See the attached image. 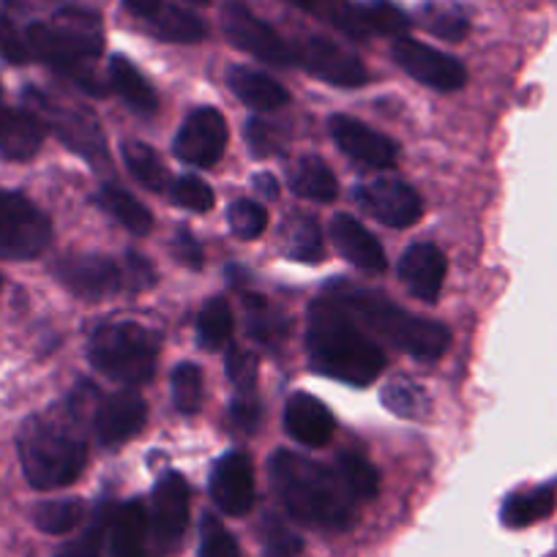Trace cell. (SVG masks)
<instances>
[{"instance_id":"obj_1","label":"cell","mask_w":557,"mask_h":557,"mask_svg":"<svg viewBox=\"0 0 557 557\" xmlns=\"http://www.w3.org/2000/svg\"><path fill=\"white\" fill-rule=\"evenodd\" d=\"M88 396L90 385H85L52 410L30 416L20 430V465L34 490H61L83 475L88 465Z\"/></svg>"},{"instance_id":"obj_2","label":"cell","mask_w":557,"mask_h":557,"mask_svg":"<svg viewBox=\"0 0 557 557\" xmlns=\"http://www.w3.org/2000/svg\"><path fill=\"white\" fill-rule=\"evenodd\" d=\"M268 475L278 500L296 522L320 530H347L356 519V497L339 470L293 451H273Z\"/></svg>"},{"instance_id":"obj_3","label":"cell","mask_w":557,"mask_h":557,"mask_svg":"<svg viewBox=\"0 0 557 557\" xmlns=\"http://www.w3.org/2000/svg\"><path fill=\"white\" fill-rule=\"evenodd\" d=\"M307 352L314 372L350 385H369L380 377L385 356L347 309L334 301H314L307 318Z\"/></svg>"},{"instance_id":"obj_4","label":"cell","mask_w":557,"mask_h":557,"mask_svg":"<svg viewBox=\"0 0 557 557\" xmlns=\"http://www.w3.org/2000/svg\"><path fill=\"white\" fill-rule=\"evenodd\" d=\"M30 55L72 79L88 96H104V85L94 72V61L104 52L101 20L85 9H66L55 23H34L25 30Z\"/></svg>"},{"instance_id":"obj_5","label":"cell","mask_w":557,"mask_h":557,"mask_svg":"<svg viewBox=\"0 0 557 557\" xmlns=\"http://www.w3.org/2000/svg\"><path fill=\"white\" fill-rule=\"evenodd\" d=\"M339 301L352 318L361 320L380 339L418 361H437L451 345V331L446 325L405 312L383 293L342 287Z\"/></svg>"},{"instance_id":"obj_6","label":"cell","mask_w":557,"mask_h":557,"mask_svg":"<svg viewBox=\"0 0 557 557\" xmlns=\"http://www.w3.org/2000/svg\"><path fill=\"white\" fill-rule=\"evenodd\" d=\"M157 358L159 336L132 320L99 325L88 342L90 367L126 388L146 385L157 372Z\"/></svg>"},{"instance_id":"obj_7","label":"cell","mask_w":557,"mask_h":557,"mask_svg":"<svg viewBox=\"0 0 557 557\" xmlns=\"http://www.w3.org/2000/svg\"><path fill=\"white\" fill-rule=\"evenodd\" d=\"M52 240V224L28 197L0 189V260H34Z\"/></svg>"},{"instance_id":"obj_8","label":"cell","mask_w":557,"mask_h":557,"mask_svg":"<svg viewBox=\"0 0 557 557\" xmlns=\"http://www.w3.org/2000/svg\"><path fill=\"white\" fill-rule=\"evenodd\" d=\"M25 99L30 101V112H36L45 121V126L58 134V139L69 151H74L90 164L107 162V139L94 112L58 104L39 90H25Z\"/></svg>"},{"instance_id":"obj_9","label":"cell","mask_w":557,"mask_h":557,"mask_svg":"<svg viewBox=\"0 0 557 557\" xmlns=\"http://www.w3.org/2000/svg\"><path fill=\"white\" fill-rule=\"evenodd\" d=\"M222 28L235 50L246 52V55L257 58V61L271 63V66H296L293 45H287L271 25L262 23L257 14H251L240 3H230L224 9Z\"/></svg>"},{"instance_id":"obj_10","label":"cell","mask_w":557,"mask_h":557,"mask_svg":"<svg viewBox=\"0 0 557 557\" xmlns=\"http://www.w3.org/2000/svg\"><path fill=\"white\" fill-rule=\"evenodd\" d=\"M391 55H394L396 66H399L401 72H407L412 79L426 85V88L459 90L468 83V72H465V66L457 58L446 55V52L424 45V41L401 36V39H396L394 47H391Z\"/></svg>"},{"instance_id":"obj_11","label":"cell","mask_w":557,"mask_h":557,"mask_svg":"<svg viewBox=\"0 0 557 557\" xmlns=\"http://www.w3.org/2000/svg\"><path fill=\"white\" fill-rule=\"evenodd\" d=\"M293 58L296 66L307 69L312 77H320L336 88H361L367 83V69L358 55L323 36H307L293 45Z\"/></svg>"},{"instance_id":"obj_12","label":"cell","mask_w":557,"mask_h":557,"mask_svg":"<svg viewBox=\"0 0 557 557\" xmlns=\"http://www.w3.org/2000/svg\"><path fill=\"white\" fill-rule=\"evenodd\" d=\"M175 157L191 168H213L227 148V123L213 107H197L175 134Z\"/></svg>"},{"instance_id":"obj_13","label":"cell","mask_w":557,"mask_h":557,"mask_svg":"<svg viewBox=\"0 0 557 557\" xmlns=\"http://www.w3.org/2000/svg\"><path fill=\"white\" fill-rule=\"evenodd\" d=\"M55 276L69 293L83 301H101L123 287V276L110 257L69 255L55 265Z\"/></svg>"},{"instance_id":"obj_14","label":"cell","mask_w":557,"mask_h":557,"mask_svg":"<svg viewBox=\"0 0 557 557\" xmlns=\"http://www.w3.org/2000/svg\"><path fill=\"white\" fill-rule=\"evenodd\" d=\"M356 200L385 227L401 230L421 219V197L416 195V189L394 178H377L358 186Z\"/></svg>"},{"instance_id":"obj_15","label":"cell","mask_w":557,"mask_h":557,"mask_svg":"<svg viewBox=\"0 0 557 557\" xmlns=\"http://www.w3.org/2000/svg\"><path fill=\"white\" fill-rule=\"evenodd\" d=\"M128 14L146 23L157 39L175 41V45H197L208 36L206 23L189 9H181L168 0H123Z\"/></svg>"},{"instance_id":"obj_16","label":"cell","mask_w":557,"mask_h":557,"mask_svg":"<svg viewBox=\"0 0 557 557\" xmlns=\"http://www.w3.org/2000/svg\"><path fill=\"white\" fill-rule=\"evenodd\" d=\"M211 497L219 511L244 517L255 506V468L240 451H227L211 473Z\"/></svg>"},{"instance_id":"obj_17","label":"cell","mask_w":557,"mask_h":557,"mask_svg":"<svg viewBox=\"0 0 557 557\" xmlns=\"http://www.w3.org/2000/svg\"><path fill=\"white\" fill-rule=\"evenodd\" d=\"M148 421L146 399L132 388L107 396L94 412V432L101 446H121L132 441Z\"/></svg>"},{"instance_id":"obj_18","label":"cell","mask_w":557,"mask_h":557,"mask_svg":"<svg viewBox=\"0 0 557 557\" xmlns=\"http://www.w3.org/2000/svg\"><path fill=\"white\" fill-rule=\"evenodd\" d=\"M329 128L334 143L339 146V151L347 153L352 162L367 164V168L374 170L394 168L396 143L385 137V134L363 126L361 121H356L350 115H334L329 121Z\"/></svg>"},{"instance_id":"obj_19","label":"cell","mask_w":557,"mask_h":557,"mask_svg":"<svg viewBox=\"0 0 557 557\" xmlns=\"http://www.w3.org/2000/svg\"><path fill=\"white\" fill-rule=\"evenodd\" d=\"M153 533L162 544H175L189 524V484L181 473H164L151 500Z\"/></svg>"},{"instance_id":"obj_20","label":"cell","mask_w":557,"mask_h":557,"mask_svg":"<svg viewBox=\"0 0 557 557\" xmlns=\"http://www.w3.org/2000/svg\"><path fill=\"white\" fill-rule=\"evenodd\" d=\"M446 255L435 244H416L401 255L399 278L418 301L435 304L446 282Z\"/></svg>"},{"instance_id":"obj_21","label":"cell","mask_w":557,"mask_h":557,"mask_svg":"<svg viewBox=\"0 0 557 557\" xmlns=\"http://www.w3.org/2000/svg\"><path fill=\"white\" fill-rule=\"evenodd\" d=\"M47 126L36 112L9 107L0 90V153L12 162H25L39 153Z\"/></svg>"},{"instance_id":"obj_22","label":"cell","mask_w":557,"mask_h":557,"mask_svg":"<svg viewBox=\"0 0 557 557\" xmlns=\"http://www.w3.org/2000/svg\"><path fill=\"white\" fill-rule=\"evenodd\" d=\"M334 416L312 394H293L285 405V430L307 448L329 446L334 437Z\"/></svg>"},{"instance_id":"obj_23","label":"cell","mask_w":557,"mask_h":557,"mask_svg":"<svg viewBox=\"0 0 557 557\" xmlns=\"http://www.w3.org/2000/svg\"><path fill=\"white\" fill-rule=\"evenodd\" d=\"M331 240H334L336 251L347 262L361 268V271L383 273L388 268V257H385L380 240L358 219L347 216V213L334 216V222H331Z\"/></svg>"},{"instance_id":"obj_24","label":"cell","mask_w":557,"mask_h":557,"mask_svg":"<svg viewBox=\"0 0 557 557\" xmlns=\"http://www.w3.org/2000/svg\"><path fill=\"white\" fill-rule=\"evenodd\" d=\"M227 85L246 107H251V110H278V107H285L287 101H290V94H287L285 85H278L271 74H262L249 66L230 69Z\"/></svg>"},{"instance_id":"obj_25","label":"cell","mask_w":557,"mask_h":557,"mask_svg":"<svg viewBox=\"0 0 557 557\" xmlns=\"http://www.w3.org/2000/svg\"><path fill=\"white\" fill-rule=\"evenodd\" d=\"M148 511L139 500L126 503L112 513L110 557H146Z\"/></svg>"},{"instance_id":"obj_26","label":"cell","mask_w":557,"mask_h":557,"mask_svg":"<svg viewBox=\"0 0 557 557\" xmlns=\"http://www.w3.org/2000/svg\"><path fill=\"white\" fill-rule=\"evenodd\" d=\"M107 72H110V85L117 96L128 104V110L139 112V115H153L159 110L157 90L151 88L143 72L134 66L128 58L112 55L107 63Z\"/></svg>"},{"instance_id":"obj_27","label":"cell","mask_w":557,"mask_h":557,"mask_svg":"<svg viewBox=\"0 0 557 557\" xmlns=\"http://www.w3.org/2000/svg\"><path fill=\"white\" fill-rule=\"evenodd\" d=\"M285 3L312 14L314 20H323V23H329L331 28L350 36V39H369V28L367 23H363L361 3H352V0H285Z\"/></svg>"},{"instance_id":"obj_28","label":"cell","mask_w":557,"mask_h":557,"mask_svg":"<svg viewBox=\"0 0 557 557\" xmlns=\"http://www.w3.org/2000/svg\"><path fill=\"white\" fill-rule=\"evenodd\" d=\"M96 206L110 213L121 227H126L132 235H148L153 230V216L137 197L123 191L121 186L107 184L96 191Z\"/></svg>"},{"instance_id":"obj_29","label":"cell","mask_w":557,"mask_h":557,"mask_svg":"<svg viewBox=\"0 0 557 557\" xmlns=\"http://www.w3.org/2000/svg\"><path fill=\"white\" fill-rule=\"evenodd\" d=\"M290 189L309 202H331L339 195L336 175L331 173L329 164L318 157H304L301 162L290 170Z\"/></svg>"},{"instance_id":"obj_30","label":"cell","mask_w":557,"mask_h":557,"mask_svg":"<svg viewBox=\"0 0 557 557\" xmlns=\"http://www.w3.org/2000/svg\"><path fill=\"white\" fill-rule=\"evenodd\" d=\"M244 320L251 339L268 347H276L290 329V320L285 318V312L262 296H244Z\"/></svg>"},{"instance_id":"obj_31","label":"cell","mask_w":557,"mask_h":557,"mask_svg":"<svg viewBox=\"0 0 557 557\" xmlns=\"http://www.w3.org/2000/svg\"><path fill=\"white\" fill-rule=\"evenodd\" d=\"M555 508V492L549 486H539V490L519 492L503 503V524L506 528H528V524L546 519Z\"/></svg>"},{"instance_id":"obj_32","label":"cell","mask_w":557,"mask_h":557,"mask_svg":"<svg viewBox=\"0 0 557 557\" xmlns=\"http://www.w3.org/2000/svg\"><path fill=\"white\" fill-rule=\"evenodd\" d=\"M282 249L290 260L298 262L323 260L325 246L318 222L309 216H293L290 222H285V227H282Z\"/></svg>"},{"instance_id":"obj_33","label":"cell","mask_w":557,"mask_h":557,"mask_svg":"<svg viewBox=\"0 0 557 557\" xmlns=\"http://www.w3.org/2000/svg\"><path fill=\"white\" fill-rule=\"evenodd\" d=\"M123 162L132 170L134 178L151 191H164L170 186L162 157L151 146H146V143H137V139L123 143Z\"/></svg>"},{"instance_id":"obj_34","label":"cell","mask_w":557,"mask_h":557,"mask_svg":"<svg viewBox=\"0 0 557 557\" xmlns=\"http://www.w3.org/2000/svg\"><path fill=\"white\" fill-rule=\"evenodd\" d=\"M235 329L233 309L224 298H211L197 318V342L202 350H222Z\"/></svg>"},{"instance_id":"obj_35","label":"cell","mask_w":557,"mask_h":557,"mask_svg":"<svg viewBox=\"0 0 557 557\" xmlns=\"http://www.w3.org/2000/svg\"><path fill=\"white\" fill-rule=\"evenodd\" d=\"M85 519V503L74 500V497H63V500H45L36 506L34 522L41 533L63 535L69 530L77 528Z\"/></svg>"},{"instance_id":"obj_36","label":"cell","mask_w":557,"mask_h":557,"mask_svg":"<svg viewBox=\"0 0 557 557\" xmlns=\"http://www.w3.org/2000/svg\"><path fill=\"white\" fill-rule=\"evenodd\" d=\"M334 468L339 470L342 481H345L347 490L352 492V497H356L358 503L372 500V497L377 495V490H380L377 470L372 468V462H369L367 457H361V454H352V451L339 454V459H336Z\"/></svg>"},{"instance_id":"obj_37","label":"cell","mask_w":557,"mask_h":557,"mask_svg":"<svg viewBox=\"0 0 557 557\" xmlns=\"http://www.w3.org/2000/svg\"><path fill=\"white\" fill-rule=\"evenodd\" d=\"M361 14L369 36H391L394 41L407 36L412 25V20L399 7H394L391 0H367V3H361Z\"/></svg>"},{"instance_id":"obj_38","label":"cell","mask_w":557,"mask_h":557,"mask_svg":"<svg viewBox=\"0 0 557 557\" xmlns=\"http://www.w3.org/2000/svg\"><path fill=\"white\" fill-rule=\"evenodd\" d=\"M173 401L175 410L186 416L202 407V372L197 363L184 361L173 369Z\"/></svg>"},{"instance_id":"obj_39","label":"cell","mask_w":557,"mask_h":557,"mask_svg":"<svg viewBox=\"0 0 557 557\" xmlns=\"http://www.w3.org/2000/svg\"><path fill=\"white\" fill-rule=\"evenodd\" d=\"M383 405L388 407L391 412H396L399 418H418L421 412H424L426 396L416 383L396 377L385 385Z\"/></svg>"},{"instance_id":"obj_40","label":"cell","mask_w":557,"mask_h":557,"mask_svg":"<svg viewBox=\"0 0 557 557\" xmlns=\"http://www.w3.org/2000/svg\"><path fill=\"white\" fill-rule=\"evenodd\" d=\"M227 222H230V230H233V235H238L240 240H255L265 233L268 213L260 202L238 200L230 206Z\"/></svg>"},{"instance_id":"obj_41","label":"cell","mask_w":557,"mask_h":557,"mask_svg":"<svg viewBox=\"0 0 557 557\" xmlns=\"http://www.w3.org/2000/svg\"><path fill=\"white\" fill-rule=\"evenodd\" d=\"M197 557H240L238 541L211 513H206L200 522V555Z\"/></svg>"},{"instance_id":"obj_42","label":"cell","mask_w":557,"mask_h":557,"mask_svg":"<svg viewBox=\"0 0 557 557\" xmlns=\"http://www.w3.org/2000/svg\"><path fill=\"white\" fill-rule=\"evenodd\" d=\"M170 197H173L175 206L186 208V211L195 213H206L211 211L216 197H213V189L206 184V181L195 178V175H184V178L175 181L170 186Z\"/></svg>"},{"instance_id":"obj_43","label":"cell","mask_w":557,"mask_h":557,"mask_svg":"<svg viewBox=\"0 0 557 557\" xmlns=\"http://www.w3.org/2000/svg\"><path fill=\"white\" fill-rule=\"evenodd\" d=\"M262 539H265L268 557H298V552L304 549V541L287 528L285 519L273 517V513H268L262 522Z\"/></svg>"},{"instance_id":"obj_44","label":"cell","mask_w":557,"mask_h":557,"mask_svg":"<svg viewBox=\"0 0 557 557\" xmlns=\"http://www.w3.org/2000/svg\"><path fill=\"white\" fill-rule=\"evenodd\" d=\"M421 17H424V28L430 30V34L441 36V39L446 41H462L470 30L468 20L459 12H454V9L426 7L424 12H421Z\"/></svg>"},{"instance_id":"obj_45","label":"cell","mask_w":557,"mask_h":557,"mask_svg":"<svg viewBox=\"0 0 557 557\" xmlns=\"http://www.w3.org/2000/svg\"><path fill=\"white\" fill-rule=\"evenodd\" d=\"M107 519L104 511H99L96 522L90 528H85L77 539L66 541L61 549L55 552V557H99L104 549V535H107Z\"/></svg>"},{"instance_id":"obj_46","label":"cell","mask_w":557,"mask_h":557,"mask_svg":"<svg viewBox=\"0 0 557 557\" xmlns=\"http://www.w3.org/2000/svg\"><path fill=\"white\" fill-rule=\"evenodd\" d=\"M227 377L230 383L238 388V394H251L257 385V356L244 350V347H233L227 352Z\"/></svg>"},{"instance_id":"obj_47","label":"cell","mask_w":557,"mask_h":557,"mask_svg":"<svg viewBox=\"0 0 557 557\" xmlns=\"http://www.w3.org/2000/svg\"><path fill=\"white\" fill-rule=\"evenodd\" d=\"M0 58L12 63V66H25L34 58L30 55L28 39L20 34V28L7 14H0Z\"/></svg>"},{"instance_id":"obj_48","label":"cell","mask_w":557,"mask_h":557,"mask_svg":"<svg viewBox=\"0 0 557 557\" xmlns=\"http://www.w3.org/2000/svg\"><path fill=\"white\" fill-rule=\"evenodd\" d=\"M230 416H233L238 430L255 432L262 421L260 401H257L251 394H238V399H235L233 407H230Z\"/></svg>"},{"instance_id":"obj_49","label":"cell","mask_w":557,"mask_h":557,"mask_svg":"<svg viewBox=\"0 0 557 557\" xmlns=\"http://www.w3.org/2000/svg\"><path fill=\"white\" fill-rule=\"evenodd\" d=\"M123 285L132 287V290H146L153 285V271L137 251H128L126 257V271L121 273Z\"/></svg>"},{"instance_id":"obj_50","label":"cell","mask_w":557,"mask_h":557,"mask_svg":"<svg viewBox=\"0 0 557 557\" xmlns=\"http://www.w3.org/2000/svg\"><path fill=\"white\" fill-rule=\"evenodd\" d=\"M170 249H173L175 260H178L181 265L195 268V271L202 268V246L197 244L195 235H189L186 230H178V235L173 238V246H170Z\"/></svg>"},{"instance_id":"obj_51","label":"cell","mask_w":557,"mask_h":557,"mask_svg":"<svg viewBox=\"0 0 557 557\" xmlns=\"http://www.w3.org/2000/svg\"><path fill=\"white\" fill-rule=\"evenodd\" d=\"M255 189L262 191V197H268V200H276V195H278V184H276V178H271V175H257Z\"/></svg>"},{"instance_id":"obj_52","label":"cell","mask_w":557,"mask_h":557,"mask_svg":"<svg viewBox=\"0 0 557 557\" xmlns=\"http://www.w3.org/2000/svg\"><path fill=\"white\" fill-rule=\"evenodd\" d=\"M191 3H208V0H191Z\"/></svg>"},{"instance_id":"obj_53","label":"cell","mask_w":557,"mask_h":557,"mask_svg":"<svg viewBox=\"0 0 557 557\" xmlns=\"http://www.w3.org/2000/svg\"><path fill=\"white\" fill-rule=\"evenodd\" d=\"M0 287H3V282H0Z\"/></svg>"}]
</instances>
